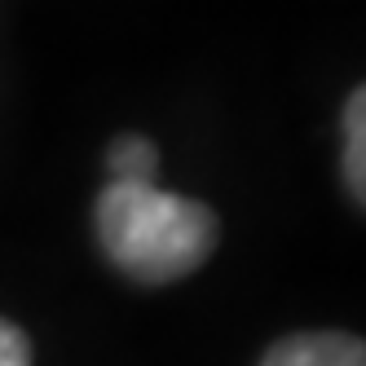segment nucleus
<instances>
[{
	"mask_svg": "<svg viewBox=\"0 0 366 366\" xmlns=\"http://www.w3.org/2000/svg\"><path fill=\"white\" fill-rule=\"evenodd\" d=\"M97 239L137 282H172L194 274L217 247V212L159 186L111 181L97 199Z\"/></svg>",
	"mask_w": 366,
	"mask_h": 366,
	"instance_id": "f257e3e1",
	"label": "nucleus"
},
{
	"mask_svg": "<svg viewBox=\"0 0 366 366\" xmlns=\"http://www.w3.org/2000/svg\"><path fill=\"white\" fill-rule=\"evenodd\" d=\"M0 366H31V345L14 322L0 318Z\"/></svg>",
	"mask_w": 366,
	"mask_h": 366,
	"instance_id": "39448f33",
	"label": "nucleus"
},
{
	"mask_svg": "<svg viewBox=\"0 0 366 366\" xmlns=\"http://www.w3.org/2000/svg\"><path fill=\"white\" fill-rule=\"evenodd\" d=\"M345 181L353 199H366V93L357 89L345 107Z\"/></svg>",
	"mask_w": 366,
	"mask_h": 366,
	"instance_id": "7ed1b4c3",
	"label": "nucleus"
},
{
	"mask_svg": "<svg viewBox=\"0 0 366 366\" xmlns=\"http://www.w3.org/2000/svg\"><path fill=\"white\" fill-rule=\"evenodd\" d=\"M260 366H366V349L345 331H305L278 340Z\"/></svg>",
	"mask_w": 366,
	"mask_h": 366,
	"instance_id": "f03ea898",
	"label": "nucleus"
},
{
	"mask_svg": "<svg viewBox=\"0 0 366 366\" xmlns=\"http://www.w3.org/2000/svg\"><path fill=\"white\" fill-rule=\"evenodd\" d=\"M111 177L119 186H154V168H159V154L146 137H119L107 154Z\"/></svg>",
	"mask_w": 366,
	"mask_h": 366,
	"instance_id": "20e7f679",
	"label": "nucleus"
}]
</instances>
